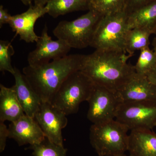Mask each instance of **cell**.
<instances>
[{
    "label": "cell",
    "instance_id": "obj_1",
    "mask_svg": "<svg viewBox=\"0 0 156 156\" xmlns=\"http://www.w3.org/2000/svg\"><path fill=\"white\" fill-rule=\"evenodd\" d=\"M126 53L95 50L87 55L81 71L95 85L118 92L136 73L134 66L127 62L132 56Z\"/></svg>",
    "mask_w": 156,
    "mask_h": 156
},
{
    "label": "cell",
    "instance_id": "obj_2",
    "mask_svg": "<svg viewBox=\"0 0 156 156\" xmlns=\"http://www.w3.org/2000/svg\"><path fill=\"white\" fill-rule=\"evenodd\" d=\"M86 55L71 54L37 66L28 65L22 73L42 102L51 103L63 82L73 73L81 71Z\"/></svg>",
    "mask_w": 156,
    "mask_h": 156
},
{
    "label": "cell",
    "instance_id": "obj_3",
    "mask_svg": "<svg viewBox=\"0 0 156 156\" xmlns=\"http://www.w3.org/2000/svg\"><path fill=\"white\" fill-rule=\"evenodd\" d=\"M129 129L116 120L93 124L89 140L98 156H116L128 151Z\"/></svg>",
    "mask_w": 156,
    "mask_h": 156
},
{
    "label": "cell",
    "instance_id": "obj_4",
    "mask_svg": "<svg viewBox=\"0 0 156 156\" xmlns=\"http://www.w3.org/2000/svg\"><path fill=\"white\" fill-rule=\"evenodd\" d=\"M95 84L84 73L78 71L70 75L62 84L51 103L66 115L78 112L80 105L88 101Z\"/></svg>",
    "mask_w": 156,
    "mask_h": 156
},
{
    "label": "cell",
    "instance_id": "obj_5",
    "mask_svg": "<svg viewBox=\"0 0 156 156\" xmlns=\"http://www.w3.org/2000/svg\"><path fill=\"white\" fill-rule=\"evenodd\" d=\"M128 18V14L125 10L102 16L95 30L90 47L96 50L126 52Z\"/></svg>",
    "mask_w": 156,
    "mask_h": 156
},
{
    "label": "cell",
    "instance_id": "obj_6",
    "mask_svg": "<svg viewBox=\"0 0 156 156\" xmlns=\"http://www.w3.org/2000/svg\"><path fill=\"white\" fill-rule=\"evenodd\" d=\"M102 16L89 10L87 14L71 21L62 20L53 31L57 39L71 48L82 49L90 46L98 24Z\"/></svg>",
    "mask_w": 156,
    "mask_h": 156
},
{
    "label": "cell",
    "instance_id": "obj_7",
    "mask_svg": "<svg viewBox=\"0 0 156 156\" xmlns=\"http://www.w3.org/2000/svg\"><path fill=\"white\" fill-rule=\"evenodd\" d=\"M115 119L131 131L151 130L156 127V101L122 102Z\"/></svg>",
    "mask_w": 156,
    "mask_h": 156
},
{
    "label": "cell",
    "instance_id": "obj_8",
    "mask_svg": "<svg viewBox=\"0 0 156 156\" xmlns=\"http://www.w3.org/2000/svg\"><path fill=\"white\" fill-rule=\"evenodd\" d=\"M87 101L89 103L87 118L92 124L114 120L123 102L118 92L95 84Z\"/></svg>",
    "mask_w": 156,
    "mask_h": 156
},
{
    "label": "cell",
    "instance_id": "obj_9",
    "mask_svg": "<svg viewBox=\"0 0 156 156\" xmlns=\"http://www.w3.org/2000/svg\"><path fill=\"white\" fill-rule=\"evenodd\" d=\"M67 115L51 103L42 102L34 119L46 138L51 142L63 145L62 130L68 124Z\"/></svg>",
    "mask_w": 156,
    "mask_h": 156
},
{
    "label": "cell",
    "instance_id": "obj_10",
    "mask_svg": "<svg viewBox=\"0 0 156 156\" xmlns=\"http://www.w3.org/2000/svg\"><path fill=\"white\" fill-rule=\"evenodd\" d=\"M36 43V48L29 53L27 57L29 65L33 67L67 56L71 49L62 40L53 41L48 35L46 25Z\"/></svg>",
    "mask_w": 156,
    "mask_h": 156
},
{
    "label": "cell",
    "instance_id": "obj_11",
    "mask_svg": "<svg viewBox=\"0 0 156 156\" xmlns=\"http://www.w3.org/2000/svg\"><path fill=\"white\" fill-rule=\"evenodd\" d=\"M48 13L46 6L31 5L25 12L12 16L9 24L20 40L28 43L37 42L40 36L35 32V24L39 18Z\"/></svg>",
    "mask_w": 156,
    "mask_h": 156
},
{
    "label": "cell",
    "instance_id": "obj_12",
    "mask_svg": "<svg viewBox=\"0 0 156 156\" xmlns=\"http://www.w3.org/2000/svg\"><path fill=\"white\" fill-rule=\"evenodd\" d=\"M9 129V138L14 140L19 146L38 144L46 138L35 119L25 114L11 122Z\"/></svg>",
    "mask_w": 156,
    "mask_h": 156
},
{
    "label": "cell",
    "instance_id": "obj_13",
    "mask_svg": "<svg viewBox=\"0 0 156 156\" xmlns=\"http://www.w3.org/2000/svg\"><path fill=\"white\" fill-rule=\"evenodd\" d=\"M123 102L156 101V87L145 75H135L118 92Z\"/></svg>",
    "mask_w": 156,
    "mask_h": 156
},
{
    "label": "cell",
    "instance_id": "obj_14",
    "mask_svg": "<svg viewBox=\"0 0 156 156\" xmlns=\"http://www.w3.org/2000/svg\"><path fill=\"white\" fill-rule=\"evenodd\" d=\"M13 75L15 84L13 86L17 98L24 113L28 116L34 118L38 111L42 101L34 91L25 76L16 67Z\"/></svg>",
    "mask_w": 156,
    "mask_h": 156
},
{
    "label": "cell",
    "instance_id": "obj_15",
    "mask_svg": "<svg viewBox=\"0 0 156 156\" xmlns=\"http://www.w3.org/2000/svg\"><path fill=\"white\" fill-rule=\"evenodd\" d=\"M129 156H156V133L151 130H134L129 134Z\"/></svg>",
    "mask_w": 156,
    "mask_h": 156
},
{
    "label": "cell",
    "instance_id": "obj_16",
    "mask_svg": "<svg viewBox=\"0 0 156 156\" xmlns=\"http://www.w3.org/2000/svg\"><path fill=\"white\" fill-rule=\"evenodd\" d=\"M25 115L13 87L0 85V122H12Z\"/></svg>",
    "mask_w": 156,
    "mask_h": 156
},
{
    "label": "cell",
    "instance_id": "obj_17",
    "mask_svg": "<svg viewBox=\"0 0 156 156\" xmlns=\"http://www.w3.org/2000/svg\"><path fill=\"white\" fill-rule=\"evenodd\" d=\"M156 27V0H153L145 5L128 15V29L143 27L152 32Z\"/></svg>",
    "mask_w": 156,
    "mask_h": 156
},
{
    "label": "cell",
    "instance_id": "obj_18",
    "mask_svg": "<svg viewBox=\"0 0 156 156\" xmlns=\"http://www.w3.org/2000/svg\"><path fill=\"white\" fill-rule=\"evenodd\" d=\"M90 0H51L46 5L48 14L53 18L74 11L89 10Z\"/></svg>",
    "mask_w": 156,
    "mask_h": 156
},
{
    "label": "cell",
    "instance_id": "obj_19",
    "mask_svg": "<svg viewBox=\"0 0 156 156\" xmlns=\"http://www.w3.org/2000/svg\"><path fill=\"white\" fill-rule=\"evenodd\" d=\"M152 34L151 31L143 27H136L128 30L125 38L126 52L133 56L135 51L149 47L150 37Z\"/></svg>",
    "mask_w": 156,
    "mask_h": 156
},
{
    "label": "cell",
    "instance_id": "obj_20",
    "mask_svg": "<svg viewBox=\"0 0 156 156\" xmlns=\"http://www.w3.org/2000/svg\"><path fill=\"white\" fill-rule=\"evenodd\" d=\"M125 3L126 0H90L89 10L105 16L125 10Z\"/></svg>",
    "mask_w": 156,
    "mask_h": 156
},
{
    "label": "cell",
    "instance_id": "obj_21",
    "mask_svg": "<svg viewBox=\"0 0 156 156\" xmlns=\"http://www.w3.org/2000/svg\"><path fill=\"white\" fill-rule=\"evenodd\" d=\"M34 156H66L67 149L45 138L40 143L30 145Z\"/></svg>",
    "mask_w": 156,
    "mask_h": 156
},
{
    "label": "cell",
    "instance_id": "obj_22",
    "mask_svg": "<svg viewBox=\"0 0 156 156\" xmlns=\"http://www.w3.org/2000/svg\"><path fill=\"white\" fill-rule=\"evenodd\" d=\"M136 73L146 76L156 68V53L148 47L140 50L136 64L134 66Z\"/></svg>",
    "mask_w": 156,
    "mask_h": 156
},
{
    "label": "cell",
    "instance_id": "obj_23",
    "mask_svg": "<svg viewBox=\"0 0 156 156\" xmlns=\"http://www.w3.org/2000/svg\"><path fill=\"white\" fill-rule=\"evenodd\" d=\"M15 53V50L11 43L8 41H0V71H7L14 75L15 68L11 64V57Z\"/></svg>",
    "mask_w": 156,
    "mask_h": 156
},
{
    "label": "cell",
    "instance_id": "obj_24",
    "mask_svg": "<svg viewBox=\"0 0 156 156\" xmlns=\"http://www.w3.org/2000/svg\"><path fill=\"white\" fill-rule=\"evenodd\" d=\"M153 0H126L125 11L129 14Z\"/></svg>",
    "mask_w": 156,
    "mask_h": 156
},
{
    "label": "cell",
    "instance_id": "obj_25",
    "mask_svg": "<svg viewBox=\"0 0 156 156\" xmlns=\"http://www.w3.org/2000/svg\"><path fill=\"white\" fill-rule=\"evenodd\" d=\"M9 129L5 125V122H0V152L5 150L7 138H9Z\"/></svg>",
    "mask_w": 156,
    "mask_h": 156
},
{
    "label": "cell",
    "instance_id": "obj_26",
    "mask_svg": "<svg viewBox=\"0 0 156 156\" xmlns=\"http://www.w3.org/2000/svg\"><path fill=\"white\" fill-rule=\"evenodd\" d=\"M12 16L8 10L4 9L3 5L0 6V27L2 28L4 24H9Z\"/></svg>",
    "mask_w": 156,
    "mask_h": 156
},
{
    "label": "cell",
    "instance_id": "obj_27",
    "mask_svg": "<svg viewBox=\"0 0 156 156\" xmlns=\"http://www.w3.org/2000/svg\"><path fill=\"white\" fill-rule=\"evenodd\" d=\"M146 76L149 80L156 87V68L150 72Z\"/></svg>",
    "mask_w": 156,
    "mask_h": 156
},
{
    "label": "cell",
    "instance_id": "obj_28",
    "mask_svg": "<svg viewBox=\"0 0 156 156\" xmlns=\"http://www.w3.org/2000/svg\"><path fill=\"white\" fill-rule=\"evenodd\" d=\"M34 5H37L45 6L51 0H33Z\"/></svg>",
    "mask_w": 156,
    "mask_h": 156
},
{
    "label": "cell",
    "instance_id": "obj_29",
    "mask_svg": "<svg viewBox=\"0 0 156 156\" xmlns=\"http://www.w3.org/2000/svg\"><path fill=\"white\" fill-rule=\"evenodd\" d=\"M19 1L27 6H30L32 5V3L33 2V0H19Z\"/></svg>",
    "mask_w": 156,
    "mask_h": 156
},
{
    "label": "cell",
    "instance_id": "obj_30",
    "mask_svg": "<svg viewBox=\"0 0 156 156\" xmlns=\"http://www.w3.org/2000/svg\"><path fill=\"white\" fill-rule=\"evenodd\" d=\"M152 46L153 47L154 51L156 53V36L153 41Z\"/></svg>",
    "mask_w": 156,
    "mask_h": 156
},
{
    "label": "cell",
    "instance_id": "obj_31",
    "mask_svg": "<svg viewBox=\"0 0 156 156\" xmlns=\"http://www.w3.org/2000/svg\"><path fill=\"white\" fill-rule=\"evenodd\" d=\"M116 156H127V155H126V154H121L119 155H117Z\"/></svg>",
    "mask_w": 156,
    "mask_h": 156
},
{
    "label": "cell",
    "instance_id": "obj_32",
    "mask_svg": "<svg viewBox=\"0 0 156 156\" xmlns=\"http://www.w3.org/2000/svg\"><path fill=\"white\" fill-rule=\"evenodd\" d=\"M153 34H154L156 36V27H155V28L154 29L153 32Z\"/></svg>",
    "mask_w": 156,
    "mask_h": 156
}]
</instances>
